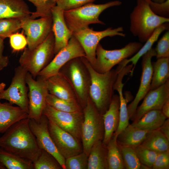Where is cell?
Instances as JSON below:
<instances>
[{
  "label": "cell",
  "mask_w": 169,
  "mask_h": 169,
  "mask_svg": "<svg viewBox=\"0 0 169 169\" xmlns=\"http://www.w3.org/2000/svg\"><path fill=\"white\" fill-rule=\"evenodd\" d=\"M29 118L12 126L0 137V148L33 163L41 150L29 125Z\"/></svg>",
  "instance_id": "6da1fadb"
},
{
  "label": "cell",
  "mask_w": 169,
  "mask_h": 169,
  "mask_svg": "<svg viewBox=\"0 0 169 169\" xmlns=\"http://www.w3.org/2000/svg\"><path fill=\"white\" fill-rule=\"evenodd\" d=\"M90 75L89 97L102 115L108 110L114 95V85L118 73L111 69L104 73L96 71L85 57H80Z\"/></svg>",
  "instance_id": "7a4b0ae2"
},
{
  "label": "cell",
  "mask_w": 169,
  "mask_h": 169,
  "mask_svg": "<svg viewBox=\"0 0 169 169\" xmlns=\"http://www.w3.org/2000/svg\"><path fill=\"white\" fill-rule=\"evenodd\" d=\"M130 19L131 32L142 43L149 38L157 28L169 22V18L154 13L146 0H136V5L130 14Z\"/></svg>",
  "instance_id": "3957f363"
},
{
  "label": "cell",
  "mask_w": 169,
  "mask_h": 169,
  "mask_svg": "<svg viewBox=\"0 0 169 169\" xmlns=\"http://www.w3.org/2000/svg\"><path fill=\"white\" fill-rule=\"evenodd\" d=\"M121 4L119 0L100 4L90 3L75 9L64 11V17L68 28L73 33L89 28V25L92 24L105 25L99 18L100 14L109 8L118 6Z\"/></svg>",
  "instance_id": "277c9868"
},
{
  "label": "cell",
  "mask_w": 169,
  "mask_h": 169,
  "mask_svg": "<svg viewBox=\"0 0 169 169\" xmlns=\"http://www.w3.org/2000/svg\"><path fill=\"white\" fill-rule=\"evenodd\" d=\"M54 41L52 31L46 39L34 49L26 48L19 58V65L35 79L54 57Z\"/></svg>",
  "instance_id": "5b68a950"
},
{
  "label": "cell",
  "mask_w": 169,
  "mask_h": 169,
  "mask_svg": "<svg viewBox=\"0 0 169 169\" xmlns=\"http://www.w3.org/2000/svg\"><path fill=\"white\" fill-rule=\"evenodd\" d=\"M59 72L71 85L77 101L83 109L89 97L91 79L89 72L81 58L70 60L61 68Z\"/></svg>",
  "instance_id": "8992f818"
},
{
  "label": "cell",
  "mask_w": 169,
  "mask_h": 169,
  "mask_svg": "<svg viewBox=\"0 0 169 169\" xmlns=\"http://www.w3.org/2000/svg\"><path fill=\"white\" fill-rule=\"evenodd\" d=\"M83 111L84 119L81 127V140L83 151L89 155L93 146L103 139V121L102 115L98 110L89 97Z\"/></svg>",
  "instance_id": "52a82bcc"
},
{
  "label": "cell",
  "mask_w": 169,
  "mask_h": 169,
  "mask_svg": "<svg viewBox=\"0 0 169 169\" xmlns=\"http://www.w3.org/2000/svg\"><path fill=\"white\" fill-rule=\"evenodd\" d=\"M140 42H131L122 48L112 50L104 49L99 43L96 52V59L93 67L97 72L104 73L115 65L134 55L142 46Z\"/></svg>",
  "instance_id": "ba28073f"
},
{
  "label": "cell",
  "mask_w": 169,
  "mask_h": 169,
  "mask_svg": "<svg viewBox=\"0 0 169 169\" xmlns=\"http://www.w3.org/2000/svg\"><path fill=\"white\" fill-rule=\"evenodd\" d=\"M122 27L113 28L110 27L101 31H95L89 28L81 29L73 33L83 47L85 58L92 67L95 65L96 49L100 40L103 38L115 36L125 37Z\"/></svg>",
  "instance_id": "9c48e42d"
},
{
  "label": "cell",
  "mask_w": 169,
  "mask_h": 169,
  "mask_svg": "<svg viewBox=\"0 0 169 169\" xmlns=\"http://www.w3.org/2000/svg\"><path fill=\"white\" fill-rule=\"evenodd\" d=\"M26 81L28 90V118L39 121L46 105V98L49 93L46 79L37 76L35 80L28 72Z\"/></svg>",
  "instance_id": "30bf717a"
},
{
  "label": "cell",
  "mask_w": 169,
  "mask_h": 169,
  "mask_svg": "<svg viewBox=\"0 0 169 169\" xmlns=\"http://www.w3.org/2000/svg\"><path fill=\"white\" fill-rule=\"evenodd\" d=\"M28 72L19 65L14 69V76L9 87L0 92V100H8L28 112V99L26 76Z\"/></svg>",
  "instance_id": "8fae6325"
},
{
  "label": "cell",
  "mask_w": 169,
  "mask_h": 169,
  "mask_svg": "<svg viewBox=\"0 0 169 169\" xmlns=\"http://www.w3.org/2000/svg\"><path fill=\"white\" fill-rule=\"evenodd\" d=\"M48 119L80 141L84 119L83 111L67 112L58 110L46 104L43 112Z\"/></svg>",
  "instance_id": "7c38bea8"
},
{
  "label": "cell",
  "mask_w": 169,
  "mask_h": 169,
  "mask_svg": "<svg viewBox=\"0 0 169 169\" xmlns=\"http://www.w3.org/2000/svg\"><path fill=\"white\" fill-rule=\"evenodd\" d=\"M85 56L83 47L73 35L68 44L55 55L51 61L39 73L38 76L46 79L58 73L61 68L70 60Z\"/></svg>",
  "instance_id": "4fadbf2b"
},
{
  "label": "cell",
  "mask_w": 169,
  "mask_h": 169,
  "mask_svg": "<svg viewBox=\"0 0 169 169\" xmlns=\"http://www.w3.org/2000/svg\"><path fill=\"white\" fill-rule=\"evenodd\" d=\"M48 123L49 120L43 114L38 121L29 119V125L35 137L39 148L53 156L58 161L62 169H65V159L58 151L50 135Z\"/></svg>",
  "instance_id": "5bb4252c"
},
{
  "label": "cell",
  "mask_w": 169,
  "mask_h": 169,
  "mask_svg": "<svg viewBox=\"0 0 169 169\" xmlns=\"http://www.w3.org/2000/svg\"><path fill=\"white\" fill-rule=\"evenodd\" d=\"M22 28L26 35L28 48H35L43 42L52 31V17L32 19L30 16L21 20Z\"/></svg>",
  "instance_id": "9a60e30c"
},
{
  "label": "cell",
  "mask_w": 169,
  "mask_h": 169,
  "mask_svg": "<svg viewBox=\"0 0 169 169\" xmlns=\"http://www.w3.org/2000/svg\"><path fill=\"white\" fill-rule=\"evenodd\" d=\"M48 128L57 148L65 159L83 151L79 141L49 120Z\"/></svg>",
  "instance_id": "2e32d148"
},
{
  "label": "cell",
  "mask_w": 169,
  "mask_h": 169,
  "mask_svg": "<svg viewBox=\"0 0 169 169\" xmlns=\"http://www.w3.org/2000/svg\"><path fill=\"white\" fill-rule=\"evenodd\" d=\"M156 55L155 49L152 48L142 57L141 65L142 71L140 85L135 98L127 105L130 119H132L140 102L150 90L153 73L151 59L152 57L156 56Z\"/></svg>",
  "instance_id": "e0dca14e"
},
{
  "label": "cell",
  "mask_w": 169,
  "mask_h": 169,
  "mask_svg": "<svg viewBox=\"0 0 169 169\" xmlns=\"http://www.w3.org/2000/svg\"><path fill=\"white\" fill-rule=\"evenodd\" d=\"M141 104L137 107L131 120L135 122L145 113L154 110H161L169 100V79L159 87L150 90L143 98Z\"/></svg>",
  "instance_id": "ac0fdd59"
},
{
  "label": "cell",
  "mask_w": 169,
  "mask_h": 169,
  "mask_svg": "<svg viewBox=\"0 0 169 169\" xmlns=\"http://www.w3.org/2000/svg\"><path fill=\"white\" fill-rule=\"evenodd\" d=\"M64 11L56 5L51 9L52 31L54 37V53L56 55L68 44L73 35L68 28L64 15Z\"/></svg>",
  "instance_id": "d6986e66"
},
{
  "label": "cell",
  "mask_w": 169,
  "mask_h": 169,
  "mask_svg": "<svg viewBox=\"0 0 169 169\" xmlns=\"http://www.w3.org/2000/svg\"><path fill=\"white\" fill-rule=\"evenodd\" d=\"M120 107L119 95H114L108 110L102 115L104 134L102 142L106 147L118 127Z\"/></svg>",
  "instance_id": "ffe728a7"
},
{
  "label": "cell",
  "mask_w": 169,
  "mask_h": 169,
  "mask_svg": "<svg viewBox=\"0 0 169 169\" xmlns=\"http://www.w3.org/2000/svg\"><path fill=\"white\" fill-rule=\"evenodd\" d=\"M46 81L49 94L61 99L77 101L71 85L60 72L46 79Z\"/></svg>",
  "instance_id": "44dd1931"
},
{
  "label": "cell",
  "mask_w": 169,
  "mask_h": 169,
  "mask_svg": "<svg viewBox=\"0 0 169 169\" xmlns=\"http://www.w3.org/2000/svg\"><path fill=\"white\" fill-rule=\"evenodd\" d=\"M27 118L28 113L20 107L0 102V133H4L17 122Z\"/></svg>",
  "instance_id": "7402d4cb"
},
{
  "label": "cell",
  "mask_w": 169,
  "mask_h": 169,
  "mask_svg": "<svg viewBox=\"0 0 169 169\" xmlns=\"http://www.w3.org/2000/svg\"><path fill=\"white\" fill-rule=\"evenodd\" d=\"M32 13L23 0H0V19L15 18L22 20Z\"/></svg>",
  "instance_id": "603a6c76"
},
{
  "label": "cell",
  "mask_w": 169,
  "mask_h": 169,
  "mask_svg": "<svg viewBox=\"0 0 169 169\" xmlns=\"http://www.w3.org/2000/svg\"><path fill=\"white\" fill-rule=\"evenodd\" d=\"M150 132L140 129L129 124L118 135L116 142L120 147L134 148L141 144Z\"/></svg>",
  "instance_id": "cb8c5ba5"
},
{
  "label": "cell",
  "mask_w": 169,
  "mask_h": 169,
  "mask_svg": "<svg viewBox=\"0 0 169 169\" xmlns=\"http://www.w3.org/2000/svg\"><path fill=\"white\" fill-rule=\"evenodd\" d=\"M166 23L157 28L149 38L139 50L132 57L129 59H125L119 64L115 69L119 72L124 67L130 63H131L133 68L131 72V75H132L136 66L140 59L148 52L152 48L154 43L156 41L161 33L165 30H168L169 24Z\"/></svg>",
  "instance_id": "d4e9b609"
},
{
  "label": "cell",
  "mask_w": 169,
  "mask_h": 169,
  "mask_svg": "<svg viewBox=\"0 0 169 169\" xmlns=\"http://www.w3.org/2000/svg\"><path fill=\"white\" fill-rule=\"evenodd\" d=\"M167 119L160 110H154L144 114L131 124L140 129L151 131L158 129Z\"/></svg>",
  "instance_id": "484cf974"
},
{
  "label": "cell",
  "mask_w": 169,
  "mask_h": 169,
  "mask_svg": "<svg viewBox=\"0 0 169 169\" xmlns=\"http://www.w3.org/2000/svg\"><path fill=\"white\" fill-rule=\"evenodd\" d=\"M107 153L106 147L102 141L95 143L88 155L87 169H108Z\"/></svg>",
  "instance_id": "4316f807"
},
{
  "label": "cell",
  "mask_w": 169,
  "mask_h": 169,
  "mask_svg": "<svg viewBox=\"0 0 169 169\" xmlns=\"http://www.w3.org/2000/svg\"><path fill=\"white\" fill-rule=\"evenodd\" d=\"M152 65L153 73L150 90L159 87L169 79V57L157 59Z\"/></svg>",
  "instance_id": "83f0119b"
},
{
  "label": "cell",
  "mask_w": 169,
  "mask_h": 169,
  "mask_svg": "<svg viewBox=\"0 0 169 169\" xmlns=\"http://www.w3.org/2000/svg\"><path fill=\"white\" fill-rule=\"evenodd\" d=\"M0 162L8 169H34L33 163L0 148Z\"/></svg>",
  "instance_id": "f1b7e54d"
},
{
  "label": "cell",
  "mask_w": 169,
  "mask_h": 169,
  "mask_svg": "<svg viewBox=\"0 0 169 169\" xmlns=\"http://www.w3.org/2000/svg\"><path fill=\"white\" fill-rule=\"evenodd\" d=\"M140 145L158 153L169 150V141L159 129L151 131Z\"/></svg>",
  "instance_id": "f546056e"
},
{
  "label": "cell",
  "mask_w": 169,
  "mask_h": 169,
  "mask_svg": "<svg viewBox=\"0 0 169 169\" xmlns=\"http://www.w3.org/2000/svg\"><path fill=\"white\" fill-rule=\"evenodd\" d=\"M113 135L106 147L108 169H123L125 166L120 148Z\"/></svg>",
  "instance_id": "4dcf8cb0"
},
{
  "label": "cell",
  "mask_w": 169,
  "mask_h": 169,
  "mask_svg": "<svg viewBox=\"0 0 169 169\" xmlns=\"http://www.w3.org/2000/svg\"><path fill=\"white\" fill-rule=\"evenodd\" d=\"M46 103L53 108L61 111L76 112L83 110L77 101L61 99L49 93L46 97Z\"/></svg>",
  "instance_id": "1f68e13d"
},
{
  "label": "cell",
  "mask_w": 169,
  "mask_h": 169,
  "mask_svg": "<svg viewBox=\"0 0 169 169\" xmlns=\"http://www.w3.org/2000/svg\"><path fill=\"white\" fill-rule=\"evenodd\" d=\"M120 101L119 122L117 129L113 134L116 138L118 135L129 124L130 119L127 110V104L130 99L128 94L127 96L124 97L123 90L121 89L118 91Z\"/></svg>",
  "instance_id": "d6a6232c"
},
{
  "label": "cell",
  "mask_w": 169,
  "mask_h": 169,
  "mask_svg": "<svg viewBox=\"0 0 169 169\" xmlns=\"http://www.w3.org/2000/svg\"><path fill=\"white\" fill-rule=\"evenodd\" d=\"M32 3L36 11L32 12L30 18L52 17L51 9L56 5L57 0H27Z\"/></svg>",
  "instance_id": "836d02e7"
},
{
  "label": "cell",
  "mask_w": 169,
  "mask_h": 169,
  "mask_svg": "<svg viewBox=\"0 0 169 169\" xmlns=\"http://www.w3.org/2000/svg\"><path fill=\"white\" fill-rule=\"evenodd\" d=\"M34 169H61L60 165L52 155L41 149L37 159L33 163Z\"/></svg>",
  "instance_id": "e575fe53"
},
{
  "label": "cell",
  "mask_w": 169,
  "mask_h": 169,
  "mask_svg": "<svg viewBox=\"0 0 169 169\" xmlns=\"http://www.w3.org/2000/svg\"><path fill=\"white\" fill-rule=\"evenodd\" d=\"M120 148L125 169H140L146 167L148 168L141 163L134 148L128 147Z\"/></svg>",
  "instance_id": "d590c367"
},
{
  "label": "cell",
  "mask_w": 169,
  "mask_h": 169,
  "mask_svg": "<svg viewBox=\"0 0 169 169\" xmlns=\"http://www.w3.org/2000/svg\"><path fill=\"white\" fill-rule=\"evenodd\" d=\"M22 28L21 20L15 18L0 19V37H9Z\"/></svg>",
  "instance_id": "8d00e7d4"
},
{
  "label": "cell",
  "mask_w": 169,
  "mask_h": 169,
  "mask_svg": "<svg viewBox=\"0 0 169 169\" xmlns=\"http://www.w3.org/2000/svg\"><path fill=\"white\" fill-rule=\"evenodd\" d=\"M134 148L141 163L151 168L158 153L141 145Z\"/></svg>",
  "instance_id": "74e56055"
},
{
  "label": "cell",
  "mask_w": 169,
  "mask_h": 169,
  "mask_svg": "<svg viewBox=\"0 0 169 169\" xmlns=\"http://www.w3.org/2000/svg\"><path fill=\"white\" fill-rule=\"evenodd\" d=\"M88 155L83 151L65 159V169H87Z\"/></svg>",
  "instance_id": "f35d334b"
},
{
  "label": "cell",
  "mask_w": 169,
  "mask_h": 169,
  "mask_svg": "<svg viewBox=\"0 0 169 169\" xmlns=\"http://www.w3.org/2000/svg\"><path fill=\"white\" fill-rule=\"evenodd\" d=\"M156 57L159 59L169 57V31L168 30L158 41L156 48Z\"/></svg>",
  "instance_id": "ab89813d"
},
{
  "label": "cell",
  "mask_w": 169,
  "mask_h": 169,
  "mask_svg": "<svg viewBox=\"0 0 169 169\" xmlns=\"http://www.w3.org/2000/svg\"><path fill=\"white\" fill-rule=\"evenodd\" d=\"M153 12L159 16L169 18V0L162 3H156L146 0Z\"/></svg>",
  "instance_id": "60d3db41"
},
{
  "label": "cell",
  "mask_w": 169,
  "mask_h": 169,
  "mask_svg": "<svg viewBox=\"0 0 169 169\" xmlns=\"http://www.w3.org/2000/svg\"><path fill=\"white\" fill-rule=\"evenodd\" d=\"M10 45L13 52H18L24 49L28 43L26 37L21 33H15L9 37Z\"/></svg>",
  "instance_id": "b9f144b4"
},
{
  "label": "cell",
  "mask_w": 169,
  "mask_h": 169,
  "mask_svg": "<svg viewBox=\"0 0 169 169\" xmlns=\"http://www.w3.org/2000/svg\"><path fill=\"white\" fill-rule=\"evenodd\" d=\"M95 0H57L56 5L64 11L75 9L93 3Z\"/></svg>",
  "instance_id": "7bdbcfd3"
},
{
  "label": "cell",
  "mask_w": 169,
  "mask_h": 169,
  "mask_svg": "<svg viewBox=\"0 0 169 169\" xmlns=\"http://www.w3.org/2000/svg\"><path fill=\"white\" fill-rule=\"evenodd\" d=\"M151 168L169 169V150L158 153Z\"/></svg>",
  "instance_id": "ee69618b"
},
{
  "label": "cell",
  "mask_w": 169,
  "mask_h": 169,
  "mask_svg": "<svg viewBox=\"0 0 169 169\" xmlns=\"http://www.w3.org/2000/svg\"><path fill=\"white\" fill-rule=\"evenodd\" d=\"M4 39L0 37V65L3 68L8 65L9 60L8 57L3 55L4 49Z\"/></svg>",
  "instance_id": "f6af8a7d"
},
{
  "label": "cell",
  "mask_w": 169,
  "mask_h": 169,
  "mask_svg": "<svg viewBox=\"0 0 169 169\" xmlns=\"http://www.w3.org/2000/svg\"><path fill=\"white\" fill-rule=\"evenodd\" d=\"M169 141V119H166L158 129Z\"/></svg>",
  "instance_id": "bcb514c9"
},
{
  "label": "cell",
  "mask_w": 169,
  "mask_h": 169,
  "mask_svg": "<svg viewBox=\"0 0 169 169\" xmlns=\"http://www.w3.org/2000/svg\"><path fill=\"white\" fill-rule=\"evenodd\" d=\"M161 111L167 118H169V100L167 101L163 105Z\"/></svg>",
  "instance_id": "7dc6e473"
},
{
  "label": "cell",
  "mask_w": 169,
  "mask_h": 169,
  "mask_svg": "<svg viewBox=\"0 0 169 169\" xmlns=\"http://www.w3.org/2000/svg\"><path fill=\"white\" fill-rule=\"evenodd\" d=\"M6 86V84L3 82L0 83V92L3 91Z\"/></svg>",
  "instance_id": "c3c4849f"
},
{
  "label": "cell",
  "mask_w": 169,
  "mask_h": 169,
  "mask_svg": "<svg viewBox=\"0 0 169 169\" xmlns=\"http://www.w3.org/2000/svg\"><path fill=\"white\" fill-rule=\"evenodd\" d=\"M151 0L154 2L160 3L163 2L165 1H166V0Z\"/></svg>",
  "instance_id": "681fc988"
},
{
  "label": "cell",
  "mask_w": 169,
  "mask_h": 169,
  "mask_svg": "<svg viewBox=\"0 0 169 169\" xmlns=\"http://www.w3.org/2000/svg\"><path fill=\"white\" fill-rule=\"evenodd\" d=\"M6 169L4 166L0 162V169Z\"/></svg>",
  "instance_id": "f907efd6"
},
{
  "label": "cell",
  "mask_w": 169,
  "mask_h": 169,
  "mask_svg": "<svg viewBox=\"0 0 169 169\" xmlns=\"http://www.w3.org/2000/svg\"><path fill=\"white\" fill-rule=\"evenodd\" d=\"M3 68L0 65V70H2Z\"/></svg>",
  "instance_id": "816d5d0a"
}]
</instances>
